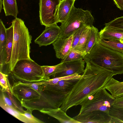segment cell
I'll use <instances>...</instances> for the list:
<instances>
[{"label": "cell", "mask_w": 123, "mask_h": 123, "mask_svg": "<svg viewBox=\"0 0 123 123\" xmlns=\"http://www.w3.org/2000/svg\"><path fill=\"white\" fill-rule=\"evenodd\" d=\"M80 78L67 94L60 107L66 112L75 106L80 105L89 96L105 86L114 75L113 73L88 62Z\"/></svg>", "instance_id": "1"}, {"label": "cell", "mask_w": 123, "mask_h": 123, "mask_svg": "<svg viewBox=\"0 0 123 123\" xmlns=\"http://www.w3.org/2000/svg\"><path fill=\"white\" fill-rule=\"evenodd\" d=\"M88 62L112 72L113 75L123 74V54L106 47L98 41L84 58Z\"/></svg>", "instance_id": "2"}, {"label": "cell", "mask_w": 123, "mask_h": 123, "mask_svg": "<svg viewBox=\"0 0 123 123\" xmlns=\"http://www.w3.org/2000/svg\"><path fill=\"white\" fill-rule=\"evenodd\" d=\"M13 28V44L10 69L12 73L17 62L25 59H31L30 44L32 37L24 21L15 18L12 22Z\"/></svg>", "instance_id": "3"}, {"label": "cell", "mask_w": 123, "mask_h": 123, "mask_svg": "<svg viewBox=\"0 0 123 123\" xmlns=\"http://www.w3.org/2000/svg\"><path fill=\"white\" fill-rule=\"evenodd\" d=\"M94 21L90 12L77 8L74 5L66 20L61 23V32L57 39H66L77 30L84 26L91 27Z\"/></svg>", "instance_id": "4"}, {"label": "cell", "mask_w": 123, "mask_h": 123, "mask_svg": "<svg viewBox=\"0 0 123 123\" xmlns=\"http://www.w3.org/2000/svg\"><path fill=\"white\" fill-rule=\"evenodd\" d=\"M13 79L23 83H33L45 80L41 66L31 59L18 61L11 73Z\"/></svg>", "instance_id": "5"}, {"label": "cell", "mask_w": 123, "mask_h": 123, "mask_svg": "<svg viewBox=\"0 0 123 123\" xmlns=\"http://www.w3.org/2000/svg\"><path fill=\"white\" fill-rule=\"evenodd\" d=\"M39 98L22 101L21 105L31 110H48L60 107L66 95H58L43 89Z\"/></svg>", "instance_id": "6"}, {"label": "cell", "mask_w": 123, "mask_h": 123, "mask_svg": "<svg viewBox=\"0 0 123 123\" xmlns=\"http://www.w3.org/2000/svg\"><path fill=\"white\" fill-rule=\"evenodd\" d=\"M115 99L105 88H103L88 97L81 104L79 114L95 111H100L109 113Z\"/></svg>", "instance_id": "7"}, {"label": "cell", "mask_w": 123, "mask_h": 123, "mask_svg": "<svg viewBox=\"0 0 123 123\" xmlns=\"http://www.w3.org/2000/svg\"><path fill=\"white\" fill-rule=\"evenodd\" d=\"M60 0H39L40 23L45 27L57 24V15Z\"/></svg>", "instance_id": "8"}, {"label": "cell", "mask_w": 123, "mask_h": 123, "mask_svg": "<svg viewBox=\"0 0 123 123\" xmlns=\"http://www.w3.org/2000/svg\"><path fill=\"white\" fill-rule=\"evenodd\" d=\"M12 95L20 103L22 101L38 99L40 97L39 93L28 86L23 84L20 81L14 82L12 87Z\"/></svg>", "instance_id": "9"}, {"label": "cell", "mask_w": 123, "mask_h": 123, "mask_svg": "<svg viewBox=\"0 0 123 123\" xmlns=\"http://www.w3.org/2000/svg\"><path fill=\"white\" fill-rule=\"evenodd\" d=\"M73 118L80 123H110L111 117L109 113L100 111H95L79 114Z\"/></svg>", "instance_id": "10"}, {"label": "cell", "mask_w": 123, "mask_h": 123, "mask_svg": "<svg viewBox=\"0 0 123 123\" xmlns=\"http://www.w3.org/2000/svg\"><path fill=\"white\" fill-rule=\"evenodd\" d=\"M80 78L65 79L53 85L42 84L43 89L58 95H67L71 90Z\"/></svg>", "instance_id": "11"}, {"label": "cell", "mask_w": 123, "mask_h": 123, "mask_svg": "<svg viewBox=\"0 0 123 123\" xmlns=\"http://www.w3.org/2000/svg\"><path fill=\"white\" fill-rule=\"evenodd\" d=\"M61 29L57 24L45 27L42 33L34 40L39 47L46 46L52 44L58 38Z\"/></svg>", "instance_id": "12"}, {"label": "cell", "mask_w": 123, "mask_h": 123, "mask_svg": "<svg viewBox=\"0 0 123 123\" xmlns=\"http://www.w3.org/2000/svg\"><path fill=\"white\" fill-rule=\"evenodd\" d=\"M64 62L65 67L64 70L56 74L53 78L70 76L75 74H80L84 72L85 62L83 59Z\"/></svg>", "instance_id": "13"}, {"label": "cell", "mask_w": 123, "mask_h": 123, "mask_svg": "<svg viewBox=\"0 0 123 123\" xmlns=\"http://www.w3.org/2000/svg\"><path fill=\"white\" fill-rule=\"evenodd\" d=\"M73 35L66 39H57L53 43L56 57L62 59L68 54L72 48Z\"/></svg>", "instance_id": "14"}, {"label": "cell", "mask_w": 123, "mask_h": 123, "mask_svg": "<svg viewBox=\"0 0 123 123\" xmlns=\"http://www.w3.org/2000/svg\"><path fill=\"white\" fill-rule=\"evenodd\" d=\"M6 60L5 66L1 69L3 72L6 73H11L10 70V63L11 57L13 44V28L12 25L6 29Z\"/></svg>", "instance_id": "15"}, {"label": "cell", "mask_w": 123, "mask_h": 123, "mask_svg": "<svg viewBox=\"0 0 123 123\" xmlns=\"http://www.w3.org/2000/svg\"><path fill=\"white\" fill-rule=\"evenodd\" d=\"M99 38L104 40L123 39V29L115 27L105 26L99 32Z\"/></svg>", "instance_id": "16"}, {"label": "cell", "mask_w": 123, "mask_h": 123, "mask_svg": "<svg viewBox=\"0 0 123 123\" xmlns=\"http://www.w3.org/2000/svg\"><path fill=\"white\" fill-rule=\"evenodd\" d=\"M40 112L47 114L62 123H80L79 122L68 116L60 107L48 110H42Z\"/></svg>", "instance_id": "17"}, {"label": "cell", "mask_w": 123, "mask_h": 123, "mask_svg": "<svg viewBox=\"0 0 123 123\" xmlns=\"http://www.w3.org/2000/svg\"><path fill=\"white\" fill-rule=\"evenodd\" d=\"M6 29L1 19L0 20V69L5 65L6 57Z\"/></svg>", "instance_id": "18"}, {"label": "cell", "mask_w": 123, "mask_h": 123, "mask_svg": "<svg viewBox=\"0 0 123 123\" xmlns=\"http://www.w3.org/2000/svg\"><path fill=\"white\" fill-rule=\"evenodd\" d=\"M74 2L72 0H62L61 1L58 11V23H62L66 20Z\"/></svg>", "instance_id": "19"}, {"label": "cell", "mask_w": 123, "mask_h": 123, "mask_svg": "<svg viewBox=\"0 0 123 123\" xmlns=\"http://www.w3.org/2000/svg\"><path fill=\"white\" fill-rule=\"evenodd\" d=\"M104 88L108 90L115 98L123 96V81H119L112 77L106 84Z\"/></svg>", "instance_id": "20"}, {"label": "cell", "mask_w": 123, "mask_h": 123, "mask_svg": "<svg viewBox=\"0 0 123 123\" xmlns=\"http://www.w3.org/2000/svg\"><path fill=\"white\" fill-rule=\"evenodd\" d=\"M42 67L44 74V79L45 80H47L51 77L53 78L57 74L63 71L65 65V63L63 62L54 66H43Z\"/></svg>", "instance_id": "21"}, {"label": "cell", "mask_w": 123, "mask_h": 123, "mask_svg": "<svg viewBox=\"0 0 123 123\" xmlns=\"http://www.w3.org/2000/svg\"><path fill=\"white\" fill-rule=\"evenodd\" d=\"M0 106L4 110L18 120L25 123H32L27 118L21 114L22 113L17 110L11 107L0 99Z\"/></svg>", "instance_id": "22"}, {"label": "cell", "mask_w": 123, "mask_h": 123, "mask_svg": "<svg viewBox=\"0 0 123 123\" xmlns=\"http://www.w3.org/2000/svg\"><path fill=\"white\" fill-rule=\"evenodd\" d=\"M98 42L103 45L123 54V43L117 39L104 40L99 38Z\"/></svg>", "instance_id": "23"}, {"label": "cell", "mask_w": 123, "mask_h": 123, "mask_svg": "<svg viewBox=\"0 0 123 123\" xmlns=\"http://www.w3.org/2000/svg\"><path fill=\"white\" fill-rule=\"evenodd\" d=\"M3 4L6 16L12 15L17 18L18 12L16 0H3Z\"/></svg>", "instance_id": "24"}, {"label": "cell", "mask_w": 123, "mask_h": 123, "mask_svg": "<svg viewBox=\"0 0 123 123\" xmlns=\"http://www.w3.org/2000/svg\"><path fill=\"white\" fill-rule=\"evenodd\" d=\"M91 27H88L85 31L78 43L74 49L82 52H86L90 36Z\"/></svg>", "instance_id": "25"}, {"label": "cell", "mask_w": 123, "mask_h": 123, "mask_svg": "<svg viewBox=\"0 0 123 123\" xmlns=\"http://www.w3.org/2000/svg\"><path fill=\"white\" fill-rule=\"evenodd\" d=\"M99 38V32L96 27L92 25L91 27L90 36L86 50V54L93 46L98 42Z\"/></svg>", "instance_id": "26"}, {"label": "cell", "mask_w": 123, "mask_h": 123, "mask_svg": "<svg viewBox=\"0 0 123 123\" xmlns=\"http://www.w3.org/2000/svg\"><path fill=\"white\" fill-rule=\"evenodd\" d=\"M86 54L71 49L70 52L64 58L62 59L61 62H71L84 59Z\"/></svg>", "instance_id": "27"}, {"label": "cell", "mask_w": 123, "mask_h": 123, "mask_svg": "<svg viewBox=\"0 0 123 123\" xmlns=\"http://www.w3.org/2000/svg\"><path fill=\"white\" fill-rule=\"evenodd\" d=\"M111 117L110 123H123V109L111 106L109 112Z\"/></svg>", "instance_id": "28"}, {"label": "cell", "mask_w": 123, "mask_h": 123, "mask_svg": "<svg viewBox=\"0 0 123 123\" xmlns=\"http://www.w3.org/2000/svg\"><path fill=\"white\" fill-rule=\"evenodd\" d=\"M0 90L2 92H7L12 95V87L8 79L9 75L4 74L0 72Z\"/></svg>", "instance_id": "29"}, {"label": "cell", "mask_w": 123, "mask_h": 123, "mask_svg": "<svg viewBox=\"0 0 123 123\" xmlns=\"http://www.w3.org/2000/svg\"><path fill=\"white\" fill-rule=\"evenodd\" d=\"M0 99L2 100L8 106L17 110L22 113L24 112V110L22 107H21L15 103L12 99L6 94V92H3L0 90Z\"/></svg>", "instance_id": "30"}, {"label": "cell", "mask_w": 123, "mask_h": 123, "mask_svg": "<svg viewBox=\"0 0 123 123\" xmlns=\"http://www.w3.org/2000/svg\"><path fill=\"white\" fill-rule=\"evenodd\" d=\"M89 26H84L77 30L73 33L72 41V49H74L76 47L85 30Z\"/></svg>", "instance_id": "31"}, {"label": "cell", "mask_w": 123, "mask_h": 123, "mask_svg": "<svg viewBox=\"0 0 123 123\" xmlns=\"http://www.w3.org/2000/svg\"><path fill=\"white\" fill-rule=\"evenodd\" d=\"M105 25L123 29V16L117 18L108 23H105Z\"/></svg>", "instance_id": "32"}, {"label": "cell", "mask_w": 123, "mask_h": 123, "mask_svg": "<svg viewBox=\"0 0 123 123\" xmlns=\"http://www.w3.org/2000/svg\"><path fill=\"white\" fill-rule=\"evenodd\" d=\"M45 81V80H43L39 82L33 83H23L21 82L23 84L30 87L40 94V92L43 90V87L42 84L44 83Z\"/></svg>", "instance_id": "33"}, {"label": "cell", "mask_w": 123, "mask_h": 123, "mask_svg": "<svg viewBox=\"0 0 123 123\" xmlns=\"http://www.w3.org/2000/svg\"><path fill=\"white\" fill-rule=\"evenodd\" d=\"M32 111L27 109L26 110L24 111L23 113L21 114L30 119L32 123H44V122L33 116L32 114Z\"/></svg>", "instance_id": "34"}, {"label": "cell", "mask_w": 123, "mask_h": 123, "mask_svg": "<svg viewBox=\"0 0 123 123\" xmlns=\"http://www.w3.org/2000/svg\"><path fill=\"white\" fill-rule=\"evenodd\" d=\"M112 106L116 108L123 109V96L115 98Z\"/></svg>", "instance_id": "35"}, {"label": "cell", "mask_w": 123, "mask_h": 123, "mask_svg": "<svg viewBox=\"0 0 123 123\" xmlns=\"http://www.w3.org/2000/svg\"><path fill=\"white\" fill-rule=\"evenodd\" d=\"M114 4L120 10L123 11V0H113Z\"/></svg>", "instance_id": "36"}, {"label": "cell", "mask_w": 123, "mask_h": 123, "mask_svg": "<svg viewBox=\"0 0 123 123\" xmlns=\"http://www.w3.org/2000/svg\"><path fill=\"white\" fill-rule=\"evenodd\" d=\"M2 0H0V12H1V10L2 8Z\"/></svg>", "instance_id": "37"}, {"label": "cell", "mask_w": 123, "mask_h": 123, "mask_svg": "<svg viewBox=\"0 0 123 123\" xmlns=\"http://www.w3.org/2000/svg\"><path fill=\"white\" fill-rule=\"evenodd\" d=\"M120 41L122 43H123V39L120 40Z\"/></svg>", "instance_id": "38"}, {"label": "cell", "mask_w": 123, "mask_h": 123, "mask_svg": "<svg viewBox=\"0 0 123 123\" xmlns=\"http://www.w3.org/2000/svg\"><path fill=\"white\" fill-rule=\"evenodd\" d=\"M74 0V1H75V0Z\"/></svg>", "instance_id": "39"}, {"label": "cell", "mask_w": 123, "mask_h": 123, "mask_svg": "<svg viewBox=\"0 0 123 123\" xmlns=\"http://www.w3.org/2000/svg\"><path fill=\"white\" fill-rule=\"evenodd\" d=\"M60 0L61 1V0Z\"/></svg>", "instance_id": "40"}]
</instances>
